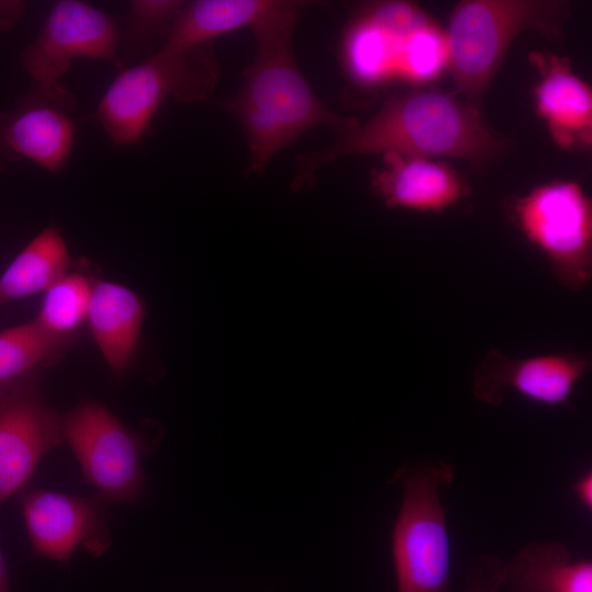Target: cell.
<instances>
[{"instance_id":"cell-17","label":"cell","mask_w":592,"mask_h":592,"mask_svg":"<svg viewBox=\"0 0 592 592\" xmlns=\"http://www.w3.org/2000/svg\"><path fill=\"white\" fill-rule=\"evenodd\" d=\"M277 0H197L185 2L162 46L190 49L242 27H252Z\"/></svg>"},{"instance_id":"cell-25","label":"cell","mask_w":592,"mask_h":592,"mask_svg":"<svg viewBox=\"0 0 592 592\" xmlns=\"http://www.w3.org/2000/svg\"><path fill=\"white\" fill-rule=\"evenodd\" d=\"M571 492L587 511L592 509V471H584L571 483Z\"/></svg>"},{"instance_id":"cell-28","label":"cell","mask_w":592,"mask_h":592,"mask_svg":"<svg viewBox=\"0 0 592 592\" xmlns=\"http://www.w3.org/2000/svg\"><path fill=\"white\" fill-rule=\"evenodd\" d=\"M5 163H8V162L5 161L4 157L0 152V172L3 171Z\"/></svg>"},{"instance_id":"cell-11","label":"cell","mask_w":592,"mask_h":592,"mask_svg":"<svg viewBox=\"0 0 592 592\" xmlns=\"http://www.w3.org/2000/svg\"><path fill=\"white\" fill-rule=\"evenodd\" d=\"M591 365L590 354L562 352L514 358L490 349L474 369L473 392L490 407L502 405L508 391L543 406H567Z\"/></svg>"},{"instance_id":"cell-6","label":"cell","mask_w":592,"mask_h":592,"mask_svg":"<svg viewBox=\"0 0 592 592\" xmlns=\"http://www.w3.org/2000/svg\"><path fill=\"white\" fill-rule=\"evenodd\" d=\"M510 216L547 260L558 284L573 292L592 281V205L576 182L555 181L516 198Z\"/></svg>"},{"instance_id":"cell-12","label":"cell","mask_w":592,"mask_h":592,"mask_svg":"<svg viewBox=\"0 0 592 592\" xmlns=\"http://www.w3.org/2000/svg\"><path fill=\"white\" fill-rule=\"evenodd\" d=\"M30 380L0 391V504L29 483L64 441L62 417Z\"/></svg>"},{"instance_id":"cell-4","label":"cell","mask_w":592,"mask_h":592,"mask_svg":"<svg viewBox=\"0 0 592 592\" xmlns=\"http://www.w3.org/2000/svg\"><path fill=\"white\" fill-rule=\"evenodd\" d=\"M217 78L212 44L190 49L161 46L115 77L100 100L96 118L114 144L139 143L169 96L182 102L205 100Z\"/></svg>"},{"instance_id":"cell-13","label":"cell","mask_w":592,"mask_h":592,"mask_svg":"<svg viewBox=\"0 0 592 592\" xmlns=\"http://www.w3.org/2000/svg\"><path fill=\"white\" fill-rule=\"evenodd\" d=\"M383 161L372 186L387 207L440 213L468 194L460 177L443 163L398 153H384Z\"/></svg>"},{"instance_id":"cell-1","label":"cell","mask_w":592,"mask_h":592,"mask_svg":"<svg viewBox=\"0 0 592 592\" xmlns=\"http://www.w3.org/2000/svg\"><path fill=\"white\" fill-rule=\"evenodd\" d=\"M303 4L278 0L252 27L255 50L240 89L224 102L241 125L249 171L261 174L271 159L310 128L337 134L358 121L338 114L315 93L295 57L294 30Z\"/></svg>"},{"instance_id":"cell-14","label":"cell","mask_w":592,"mask_h":592,"mask_svg":"<svg viewBox=\"0 0 592 592\" xmlns=\"http://www.w3.org/2000/svg\"><path fill=\"white\" fill-rule=\"evenodd\" d=\"M542 73L536 87V107L556 144L562 148H588L592 140V93L576 76L569 60L558 56H532Z\"/></svg>"},{"instance_id":"cell-19","label":"cell","mask_w":592,"mask_h":592,"mask_svg":"<svg viewBox=\"0 0 592 592\" xmlns=\"http://www.w3.org/2000/svg\"><path fill=\"white\" fill-rule=\"evenodd\" d=\"M408 37L390 33L363 12L350 24L342 43L343 62L350 78L360 86L375 87L397 77Z\"/></svg>"},{"instance_id":"cell-23","label":"cell","mask_w":592,"mask_h":592,"mask_svg":"<svg viewBox=\"0 0 592 592\" xmlns=\"http://www.w3.org/2000/svg\"><path fill=\"white\" fill-rule=\"evenodd\" d=\"M184 1L135 0L128 4L125 58L138 55L152 39L167 37ZM164 37V38H166Z\"/></svg>"},{"instance_id":"cell-5","label":"cell","mask_w":592,"mask_h":592,"mask_svg":"<svg viewBox=\"0 0 592 592\" xmlns=\"http://www.w3.org/2000/svg\"><path fill=\"white\" fill-rule=\"evenodd\" d=\"M454 477V467L441 459L405 464L394 474L402 491L390 543L397 592L448 589L451 545L440 490Z\"/></svg>"},{"instance_id":"cell-21","label":"cell","mask_w":592,"mask_h":592,"mask_svg":"<svg viewBox=\"0 0 592 592\" xmlns=\"http://www.w3.org/2000/svg\"><path fill=\"white\" fill-rule=\"evenodd\" d=\"M94 282L81 271H68L43 293L34 320L49 334L75 341L87 321Z\"/></svg>"},{"instance_id":"cell-7","label":"cell","mask_w":592,"mask_h":592,"mask_svg":"<svg viewBox=\"0 0 592 592\" xmlns=\"http://www.w3.org/2000/svg\"><path fill=\"white\" fill-rule=\"evenodd\" d=\"M64 440L84 480L109 502L130 503L145 489L143 457L147 443L105 406L84 400L62 417Z\"/></svg>"},{"instance_id":"cell-18","label":"cell","mask_w":592,"mask_h":592,"mask_svg":"<svg viewBox=\"0 0 592 592\" xmlns=\"http://www.w3.org/2000/svg\"><path fill=\"white\" fill-rule=\"evenodd\" d=\"M70 254L55 226L41 230L0 275V306L44 293L69 271Z\"/></svg>"},{"instance_id":"cell-20","label":"cell","mask_w":592,"mask_h":592,"mask_svg":"<svg viewBox=\"0 0 592 592\" xmlns=\"http://www.w3.org/2000/svg\"><path fill=\"white\" fill-rule=\"evenodd\" d=\"M72 343L49 334L34 319L0 331V391L38 380Z\"/></svg>"},{"instance_id":"cell-26","label":"cell","mask_w":592,"mask_h":592,"mask_svg":"<svg viewBox=\"0 0 592 592\" xmlns=\"http://www.w3.org/2000/svg\"><path fill=\"white\" fill-rule=\"evenodd\" d=\"M24 3L0 1V30L11 27L23 14Z\"/></svg>"},{"instance_id":"cell-16","label":"cell","mask_w":592,"mask_h":592,"mask_svg":"<svg viewBox=\"0 0 592 592\" xmlns=\"http://www.w3.org/2000/svg\"><path fill=\"white\" fill-rule=\"evenodd\" d=\"M514 592H592V562L556 542H532L506 562Z\"/></svg>"},{"instance_id":"cell-22","label":"cell","mask_w":592,"mask_h":592,"mask_svg":"<svg viewBox=\"0 0 592 592\" xmlns=\"http://www.w3.org/2000/svg\"><path fill=\"white\" fill-rule=\"evenodd\" d=\"M447 65L446 34L431 21L405 42L397 77L424 82L437 77Z\"/></svg>"},{"instance_id":"cell-27","label":"cell","mask_w":592,"mask_h":592,"mask_svg":"<svg viewBox=\"0 0 592 592\" xmlns=\"http://www.w3.org/2000/svg\"><path fill=\"white\" fill-rule=\"evenodd\" d=\"M0 592H11L8 578V568L0 545Z\"/></svg>"},{"instance_id":"cell-9","label":"cell","mask_w":592,"mask_h":592,"mask_svg":"<svg viewBox=\"0 0 592 592\" xmlns=\"http://www.w3.org/2000/svg\"><path fill=\"white\" fill-rule=\"evenodd\" d=\"M116 21L83 1L56 2L38 35L22 53V66L37 82L58 81L79 58L119 64Z\"/></svg>"},{"instance_id":"cell-8","label":"cell","mask_w":592,"mask_h":592,"mask_svg":"<svg viewBox=\"0 0 592 592\" xmlns=\"http://www.w3.org/2000/svg\"><path fill=\"white\" fill-rule=\"evenodd\" d=\"M75 98L59 81L37 82L0 113V152L7 162L27 159L59 173L71 155Z\"/></svg>"},{"instance_id":"cell-24","label":"cell","mask_w":592,"mask_h":592,"mask_svg":"<svg viewBox=\"0 0 592 592\" xmlns=\"http://www.w3.org/2000/svg\"><path fill=\"white\" fill-rule=\"evenodd\" d=\"M506 562L502 559L483 554L470 565L464 592H499L505 584Z\"/></svg>"},{"instance_id":"cell-3","label":"cell","mask_w":592,"mask_h":592,"mask_svg":"<svg viewBox=\"0 0 592 592\" xmlns=\"http://www.w3.org/2000/svg\"><path fill=\"white\" fill-rule=\"evenodd\" d=\"M567 5L551 0H470L454 10L446 34L448 65L456 88L479 111L482 94L509 46L525 31L556 39Z\"/></svg>"},{"instance_id":"cell-10","label":"cell","mask_w":592,"mask_h":592,"mask_svg":"<svg viewBox=\"0 0 592 592\" xmlns=\"http://www.w3.org/2000/svg\"><path fill=\"white\" fill-rule=\"evenodd\" d=\"M22 513L34 553L67 562L78 547L99 557L111 546L109 501L36 489L24 494Z\"/></svg>"},{"instance_id":"cell-15","label":"cell","mask_w":592,"mask_h":592,"mask_svg":"<svg viewBox=\"0 0 592 592\" xmlns=\"http://www.w3.org/2000/svg\"><path fill=\"white\" fill-rule=\"evenodd\" d=\"M145 318L143 299L130 288L95 280L87 326L106 364L115 374L130 365Z\"/></svg>"},{"instance_id":"cell-2","label":"cell","mask_w":592,"mask_h":592,"mask_svg":"<svg viewBox=\"0 0 592 592\" xmlns=\"http://www.w3.org/2000/svg\"><path fill=\"white\" fill-rule=\"evenodd\" d=\"M509 147V140L492 132L467 102L440 90H417L389 98L368 121L357 122L339 133L331 146L305 157L298 172L305 178L335 158L374 153L452 157L483 168Z\"/></svg>"}]
</instances>
